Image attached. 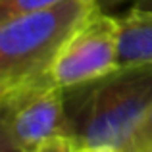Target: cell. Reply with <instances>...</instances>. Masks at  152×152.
I'll use <instances>...</instances> for the list:
<instances>
[{
	"label": "cell",
	"instance_id": "cell-8",
	"mask_svg": "<svg viewBox=\"0 0 152 152\" xmlns=\"http://www.w3.org/2000/svg\"><path fill=\"white\" fill-rule=\"evenodd\" d=\"M150 142H152V112L146 118V121L141 125V129H139L137 137L133 141V146H131V152H139L141 148H145L146 145H150Z\"/></svg>",
	"mask_w": 152,
	"mask_h": 152
},
{
	"label": "cell",
	"instance_id": "cell-11",
	"mask_svg": "<svg viewBox=\"0 0 152 152\" xmlns=\"http://www.w3.org/2000/svg\"><path fill=\"white\" fill-rule=\"evenodd\" d=\"M133 10H142V12H152V0H135L131 4Z\"/></svg>",
	"mask_w": 152,
	"mask_h": 152
},
{
	"label": "cell",
	"instance_id": "cell-4",
	"mask_svg": "<svg viewBox=\"0 0 152 152\" xmlns=\"http://www.w3.org/2000/svg\"><path fill=\"white\" fill-rule=\"evenodd\" d=\"M0 106L2 137L19 152H33L58 135L69 137L66 93L54 85L21 91Z\"/></svg>",
	"mask_w": 152,
	"mask_h": 152
},
{
	"label": "cell",
	"instance_id": "cell-9",
	"mask_svg": "<svg viewBox=\"0 0 152 152\" xmlns=\"http://www.w3.org/2000/svg\"><path fill=\"white\" fill-rule=\"evenodd\" d=\"M127 2L133 4L135 0H98V6H100V10H110V8H118L121 4H127Z\"/></svg>",
	"mask_w": 152,
	"mask_h": 152
},
{
	"label": "cell",
	"instance_id": "cell-1",
	"mask_svg": "<svg viewBox=\"0 0 152 152\" xmlns=\"http://www.w3.org/2000/svg\"><path fill=\"white\" fill-rule=\"evenodd\" d=\"M64 93L75 146L131 152L139 129L152 112V64L119 66L96 81Z\"/></svg>",
	"mask_w": 152,
	"mask_h": 152
},
{
	"label": "cell",
	"instance_id": "cell-2",
	"mask_svg": "<svg viewBox=\"0 0 152 152\" xmlns=\"http://www.w3.org/2000/svg\"><path fill=\"white\" fill-rule=\"evenodd\" d=\"M96 8V0H66L0 23V102L52 85L48 77L60 52Z\"/></svg>",
	"mask_w": 152,
	"mask_h": 152
},
{
	"label": "cell",
	"instance_id": "cell-13",
	"mask_svg": "<svg viewBox=\"0 0 152 152\" xmlns=\"http://www.w3.org/2000/svg\"><path fill=\"white\" fill-rule=\"evenodd\" d=\"M139 152H152V142H150V145H146L145 148H141Z\"/></svg>",
	"mask_w": 152,
	"mask_h": 152
},
{
	"label": "cell",
	"instance_id": "cell-6",
	"mask_svg": "<svg viewBox=\"0 0 152 152\" xmlns=\"http://www.w3.org/2000/svg\"><path fill=\"white\" fill-rule=\"evenodd\" d=\"M66 0H0V23L12 18L29 14V12L45 10V8L62 4ZM98 2V0H96Z\"/></svg>",
	"mask_w": 152,
	"mask_h": 152
},
{
	"label": "cell",
	"instance_id": "cell-5",
	"mask_svg": "<svg viewBox=\"0 0 152 152\" xmlns=\"http://www.w3.org/2000/svg\"><path fill=\"white\" fill-rule=\"evenodd\" d=\"M119 21V66L152 64V12L133 10Z\"/></svg>",
	"mask_w": 152,
	"mask_h": 152
},
{
	"label": "cell",
	"instance_id": "cell-12",
	"mask_svg": "<svg viewBox=\"0 0 152 152\" xmlns=\"http://www.w3.org/2000/svg\"><path fill=\"white\" fill-rule=\"evenodd\" d=\"M2 152H19V150H18V148H14V146H12L10 142H8L6 139L2 137Z\"/></svg>",
	"mask_w": 152,
	"mask_h": 152
},
{
	"label": "cell",
	"instance_id": "cell-10",
	"mask_svg": "<svg viewBox=\"0 0 152 152\" xmlns=\"http://www.w3.org/2000/svg\"><path fill=\"white\" fill-rule=\"evenodd\" d=\"M75 152H118L106 146H75Z\"/></svg>",
	"mask_w": 152,
	"mask_h": 152
},
{
	"label": "cell",
	"instance_id": "cell-3",
	"mask_svg": "<svg viewBox=\"0 0 152 152\" xmlns=\"http://www.w3.org/2000/svg\"><path fill=\"white\" fill-rule=\"evenodd\" d=\"M119 21L96 8L71 35L50 71V83L62 91L87 85L118 69Z\"/></svg>",
	"mask_w": 152,
	"mask_h": 152
},
{
	"label": "cell",
	"instance_id": "cell-7",
	"mask_svg": "<svg viewBox=\"0 0 152 152\" xmlns=\"http://www.w3.org/2000/svg\"><path fill=\"white\" fill-rule=\"evenodd\" d=\"M33 152H75V142L67 135H58V137L46 141L45 145H41Z\"/></svg>",
	"mask_w": 152,
	"mask_h": 152
}]
</instances>
